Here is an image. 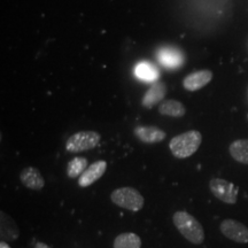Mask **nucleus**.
Wrapping results in <instances>:
<instances>
[{
  "label": "nucleus",
  "instance_id": "nucleus-1",
  "mask_svg": "<svg viewBox=\"0 0 248 248\" xmlns=\"http://www.w3.org/2000/svg\"><path fill=\"white\" fill-rule=\"evenodd\" d=\"M173 225L185 239L194 245H201L204 240V231L202 225L195 217L184 210L176 212L172 216Z\"/></svg>",
  "mask_w": 248,
  "mask_h": 248
},
{
  "label": "nucleus",
  "instance_id": "nucleus-2",
  "mask_svg": "<svg viewBox=\"0 0 248 248\" xmlns=\"http://www.w3.org/2000/svg\"><path fill=\"white\" fill-rule=\"evenodd\" d=\"M202 142V135L197 130H190L173 137L169 142L172 155L177 159H186L199 150Z\"/></svg>",
  "mask_w": 248,
  "mask_h": 248
},
{
  "label": "nucleus",
  "instance_id": "nucleus-3",
  "mask_svg": "<svg viewBox=\"0 0 248 248\" xmlns=\"http://www.w3.org/2000/svg\"><path fill=\"white\" fill-rule=\"evenodd\" d=\"M111 202L130 212H139L144 207V197L133 187H121L110 194Z\"/></svg>",
  "mask_w": 248,
  "mask_h": 248
},
{
  "label": "nucleus",
  "instance_id": "nucleus-4",
  "mask_svg": "<svg viewBox=\"0 0 248 248\" xmlns=\"http://www.w3.org/2000/svg\"><path fill=\"white\" fill-rule=\"evenodd\" d=\"M101 136L95 131H79L70 136L66 142V148L70 153H80L97 147Z\"/></svg>",
  "mask_w": 248,
  "mask_h": 248
},
{
  "label": "nucleus",
  "instance_id": "nucleus-5",
  "mask_svg": "<svg viewBox=\"0 0 248 248\" xmlns=\"http://www.w3.org/2000/svg\"><path fill=\"white\" fill-rule=\"evenodd\" d=\"M212 193L218 200L228 204H234L238 199V187L232 183L222 178H213L209 182Z\"/></svg>",
  "mask_w": 248,
  "mask_h": 248
},
{
  "label": "nucleus",
  "instance_id": "nucleus-6",
  "mask_svg": "<svg viewBox=\"0 0 248 248\" xmlns=\"http://www.w3.org/2000/svg\"><path fill=\"white\" fill-rule=\"evenodd\" d=\"M219 230L222 234L234 243L247 244L248 243V228L243 223L235 219H224L219 224Z\"/></svg>",
  "mask_w": 248,
  "mask_h": 248
},
{
  "label": "nucleus",
  "instance_id": "nucleus-7",
  "mask_svg": "<svg viewBox=\"0 0 248 248\" xmlns=\"http://www.w3.org/2000/svg\"><path fill=\"white\" fill-rule=\"evenodd\" d=\"M107 169V162L104 160L97 161V162H93L88 167V169L80 175L78 178V185L80 187H88L94 184L98 179H100L104 173L106 172Z\"/></svg>",
  "mask_w": 248,
  "mask_h": 248
},
{
  "label": "nucleus",
  "instance_id": "nucleus-8",
  "mask_svg": "<svg viewBox=\"0 0 248 248\" xmlns=\"http://www.w3.org/2000/svg\"><path fill=\"white\" fill-rule=\"evenodd\" d=\"M213 79V73L210 70H198L190 74L183 79V86L190 92H195L209 84Z\"/></svg>",
  "mask_w": 248,
  "mask_h": 248
},
{
  "label": "nucleus",
  "instance_id": "nucleus-9",
  "mask_svg": "<svg viewBox=\"0 0 248 248\" xmlns=\"http://www.w3.org/2000/svg\"><path fill=\"white\" fill-rule=\"evenodd\" d=\"M20 181L30 190L39 191L45 186V179L40 171L35 167H27L21 171Z\"/></svg>",
  "mask_w": 248,
  "mask_h": 248
},
{
  "label": "nucleus",
  "instance_id": "nucleus-10",
  "mask_svg": "<svg viewBox=\"0 0 248 248\" xmlns=\"http://www.w3.org/2000/svg\"><path fill=\"white\" fill-rule=\"evenodd\" d=\"M167 94V85L163 82H156L147 90L141 99V104L145 108H153L155 105L163 101Z\"/></svg>",
  "mask_w": 248,
  "mask_h": 248
},
{
  "label": "nucleus",
  "instance_id": "nucleus-11",
  "mask_svg": "<svg viewBox=\"0 0 248 248\" xmlns=\"http://www.w3.org/2000/svg\"><path fill=\"white\" fill-rule=\"evenodd\" d=\"M133 133L139 140L146 144L160 142L167 137V133L157 126H137Z\"/></svg>",
  "mask_w": 248,
  "mask_h": 248
},
{
  "label": "nucleus",
  "instance_id": "nucleus-12",
  "mask_svg": "<svg viewBox=\"0 0 248 248\" xmlns=\"http://www.w3.org/2000/svg\"><path fill=\"white\" fill-rule=\"evenodd\" d=\"M20 235L16 223L5 212L0 213V237L2 241H14Z\"/></svg>",
  "mask_w": 248,
  "mask_h": 248
},
{
  "label": "nucleus",
  "instance_id": "nucleus-13",
  "mask_svg": "<svg viewBox=\"0 0 248 248\" xmlns=\"http://www.w3.org/2000/svg\"><path fill=\"white\" fill-rule=\"evenodd\" d=\"M159 113L161 115L170 117H183L186 113V108L181 101L175 99L163 100L159 106Z\"/></svg>",
  "mask_w": 248,
  "mask_h": 248
},
{
  "label": "nucleus",
  "instance_id": "nucleus-14",
  "mask_svg": "<svg viewBox=\"0 0 248 248\" xmlns=\"http://www.w3.org/2000/svg\"><path fill=\"white\" fill-rule=\"evenodd\" d=\"M159 60L164 67L167 68H177L182 66L184 58L181 52L175 48H163L160 51Z\"/></svg>",
  "mask_w": 248,
  "mask_h": 248
},
{
  "label": "nucleus",
  "instance_id": "nucleus-15",
  "mask_svg": "<svg viewBox=\"0 0 248 248\" xmlns=\"http://www.w3.org/2000/svg\"><path fill=\"white\" fill-rule=\"evenodd\" d=\"M229 152L237 162L248 166V139H238L231 142Z\"/></svg>",
  "mask_w": 248,
  "mask_h": 248
},
{
  "label": "nucleus",
  "instance_id": "nucleus-16",
  "mask_svg": "<svg viewBox=\"0 0 248 248\" xmlns=\"http://www.w3.org/2000/svg\"><path fill=\"white\" fill-rule=\"evenodd\" d=\"M114 248H140L141 239L139 235L132 232H126L117 235L113 244Z\"/></svg>",
  "mask_w": 248,
  "mask_h": 248
},
{
  "label": "nucleus",
  "instance_id": "nucleus-17",
  "mask_svg": "<svg viewBox=\"0 0 248 248\" xmlns=\"http://www.w3.org/2000/svg\"><path fill=\"white\" fill-rule=\"evenodd\" d=\"M135 73L138 78L146 80V82H153V80L157 79V77H159V73H157L156 68L153 64L148 63V62H140L136 67Z\"/></svg>",
  "mask_w": 248,
  "mask_h": 248
},
{
  "label": "nucleus",
  "instance_id": "nucleus-18",
  "mask_svg": "<svg viewBox=\"0 0 248 248\" xmlns=\"http://www.w3.org/2000/svg\"><path fill=\"white\" fill-rule=\"evenodd\" d=\"M88 169V160L85 157H74L73 160L68 163L67 175L69 178L80 177L83 172Z\"/></svg>",
  "mask_w": 248,
  "mask_h": 248
},
{
  "label": "nucleus",
  "instance_id": "nucleus-19",
  "mask_svg": "<svg viewBox=\"0 0 248 248\" xmlns=\"http://www.w3.org/2000/svg\"><path fill=\"white\" fill-rule=\"evenodd\" d=\"M35 248H51L48 246V245H46L44 243H37L35 245Z\"/></svg>",
  "mask_w": 248,
  "mask_h": 248
},
{
  "label": "nucleus",
  "instance_id": "nucleus-20",
  "mask_svg": "<svg viewBox=\"0 0 248 248\" xmlns=\"http://www.w3.org/2000/svg\"><path fill=\"white\" fill-rule=\"evenodd\" d=\"M0 248H11V247H9V245L6 243V241L1 240V243H0Z\"/></svg>",
  "mask_w": 248,
  "mask_h": 248
}]
</instances>
